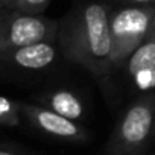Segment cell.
I'll use <instances>...</instances> for the list:
<instances>
[{
  "instance_id": "1",
  "label": "cell",
  "mask_w": 155,
  "mask_h": 155,
  "mask_svg": "<svg viewBox=\"0 0 155 155\" xmlns=\"http://www.w3.org/2000/svg\"><path fill=\"white\" fill-rule=\"evenodd\" d=\"M110 17L111 14L105 5L90 3L74 15L62 35L67 58L96 76H104L114 67Z\"/></svg>"
},
{
  "instance_id": "2",
  "label": "cell",
  "mask_w": 155,
  "mask_h": 155,
  "mask_svg": "<svg viewBox=\"0 0 155 155\" xmlns=\"http://www.w3.org/2000/svg\"><path fill=\"white\" fill-rule=\"evenodd\" d=\"M155 94L149 93L137 99L117 122L108 141V155H141L153 138Z\"/></svg>"
},
{
  "instance_id": "3",
  "label": "cell",
  "mask_w": 155,
  "mask_h": 155,
  "mask_svg": "<svg viewBox=\"0 0 155 155\" xmlns=\"http://www.w3.org/2000/svg\"><path fill=\"white\" fill-rule=\"evenodd\" d=\"M153 14L155 8L150 5H132L111 14V59L114 67L128 61L132 52L146 40Z\"/></svg>"
},
{
  "instance_id": "4",
  "label": "cell",
  "mask_w": 155,
  "mask_h": 155,
  "mask_svg": "<svg viewBox=\"0 0 155 155\" xmlns=\"http://www.w3.org/2000/svg\"><path fill=\"white\" fill-rule=\"evenodd\" d=\"M56 23L41 14L5 9L0 17V53L40 41H52Z\"/></svg>"
},
{
  "instance_id": "5",
  "label": "cell",
  "mask_w": 155,
  "mask_h": 155,
  "mask_svg": "<svg viewBox=\"0 0 155 155\" xmlns=\"http://www.w3.org/2000/svg\"><path fill=\"white\" fill-rule=\"evenodd\" d=\"M21 113L31 125L50 137L64 141H84L88 137L87 131L78 125L76 120L67 119L44 105L21 104Z\"/></svg>"
},
{
  "instance_id": "6",
  "label": "cell",
  "mask_w": 155,
  "mask_h": 155,
  "mask_svg": "<svg viewBox=\"0 0 155 155\" xmlns=\"http://www.w3.org/2000/svg\"><path fill=\"white\" fill-rule=\"evenodd\" d=\"M56 50L52 41H40L0 53V62L23 70H41L55 61Z\"/></svg>"
},
{
  "instance_id": "7",
  "label": "cell",
  "mask_w": 155,
  "mask_h": 155,
  "mask_svg": "<svg viewBox=\"0 0 155 155\" xmlns=\"http://www.w3.org/2000/svg\"><path fill=\"white\" fill-rule=\"evenodd\" d=\"M40 102L44 107L71 120H79L85 114L82 101L70 90H55L49 94L41 96Z\"/></svg>"
},
{
  "instance_id": "8",
  "label": "cell",
  "mask_w": 155,
  "mask_h": 155,
  "mask_svg": "<svg viewBox=\"0 0 155 155\" xmlns=\"http://www.w3.org/2000/svg\"><path fill=\"white\" fill-rule=\"evenodd\" d=\"M153 68H155V38L146 37V40L128 58V71L131 74H138L141 71Z\"/></svg>"
},
{
  "instance_id": "9",
  "label": "cell",
  "mask_w": 155,
  "mask_h": 155,
  "mask_svg": "<svg viewBox=\"0 0 155 155\" xmlns=\"http://www.w3.org/2000/svg\"><path fill=\"white\" fill-rule=\"evenodd\" d=\"M21 104L6 96H0V126L15 128L21 123Z\"/></svg>"
},
{
  "instance_id": "10",
  "label": "cell",
  "mask_w": 155,
  "mask_h": 155,
  "mask_svg": "<svg viewBox=\"0 0 155 155\" xmlns=\"http://www.w3.org/2000/svg\"><path fill=\"white\" fill-rule=\"evenodd\" d=\"M52 0H20L17 5V11L29 12V14H41L50 5Z\"/></svg>"
},
{
  "instance_id": "11",
  "label": "cell",
  "mask_w": 155,
  "mask_h": 155,
  "mask_svg": "<svg viewBox=\"0 0 155 155\" xmlns=\"http://www.w3.org/2000/svg\"><path fill=\"white\" fill-rule=\"evenodd\" d=\"M20 0H2V3L6 9H15Z\"/></svg>"
},
{
  "instance_id": "12",
  "label": "cell",
  "mask_w": 155,
  "mask_h": 155,
  "mask_svg": "<svg viewBox=\"0 0 155 155\" xmlns=\"http://www.w3.org/2000/svg\"><path fill=\"white\" fill-rule=\"evenodd\" d=\"M0 155H20V153H17L15 150H12V149H9L6 146L0 144Z\"/></svg>"
},
{
  "instance_id": "13",
  "label": "cell",
  "mask_w": 155,
  "mask_h": 155,
  "mask_svg": "<svg viewBox=\"0 0 155 155\" xmlns=\"http://www.w3.org/2000/svg\"><path fill=\"white\" fill-rule=\"evenodd\" d=\"M128 2H131L132 5H149L153 0H128Z\"/></svg>"
},
{
  "instance_id": "14",
  "label": "cell",
  "mask_w": 155,
  "mask_h": 155,
  "mask_svg": "<svg viewBox=\"0 0 155 155\" xmlns=\"http://www.w3.org/2000/svg\"><path fill=\"white\" fill-rule=\"evenodd\" d=\"M147 37H152L155 38V14H153V18H152V23H150V29H149V34Z\"/></svg>"
},
{
  "instance_id": "15",
  "label": "cell",
  "mask_w": 155,
  "mask_h": 155,
  "mask_svg": "<svg viewBox=\"0 0 155 155\" xmlns=\"http://www.w3.org/2000/svg\"><path fill=\"white\" fill-rule=\"evenodd\" d=\"M6 8L3 6V3H2V0H0V17H2V14H3V11H5Z\"/></svg>"
},
{
  "instance_id": "16",
  "label": "cell",
  "mask_w": 155,
  "mask_h": 155,
  "mask_svg": "<svg viewBox=\"0 0 155 155\" xmlns=\"http://www.w3.org/2000/svg\"><path fill=\"white\" fill-rule=\"evenodd\" d=\"M153 138H155V128H153Z\"/></svg>"
}]
</instances>
